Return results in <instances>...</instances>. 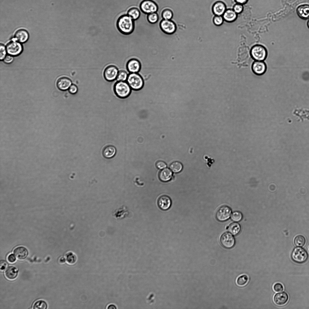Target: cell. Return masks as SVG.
Instances as JSON below:
<instances>
[{
  "label": "cell",
  "mask_w": 309,
  "mask_h": 309,
  "mask_svg": "<svg viewBox=\"0 0 309 309\" xmlns=\"http://www.w3.org/2000/svg\"><path fill=\"white\" fill-rule=\"evenodd\" d=\"M157 167L159 169H163L167 167L166 163L162 161H158L156 164Z\"/></svg>",
  "instance_id": "obj_42"
},
{
  "label": "cell",
  "mask_w": 309,
  "mask_h": 309,
  "mask_svg": "<svg viewBox=\"0 0 309 309\" xmlns=\"http://www.w3.org/2000/svg\"><path fill=\"white\" fill-rule=\"evenodd\" d=\"M250 53L252 58L255 61H263L267 57V51L263 45L256 44L252 47Z\"/></svg>",
  "instance_id": "obj_3"
},
{
  "label": "cell",
  "mask_w": 309,
  "mask_h": 309,
  "mask_svg": "<svg viewBox=\"0 0 309 309\" xmlns=\"http://www.w3.org/2000/svg\"><path fill=\"white\" fill-rule=\"evenodd\" d=\"M141 68L140 62L135 58L129 59L126 64V68L130 73H137L140 70Z\"/></svg>",
  "instance_id": "obj_12"
},
{
  "label": "cell",
  "mask_w": 309,
  "mask_h": 309,
  "mask_svg": "<svg viewBox=\"0 0 309 309\" xmlns=\"http://www.w3.org/2000/svg\"><path fill=\"white\" fill-rule=\"evenodd\" d=\"M117 306L115 304H109L107 307V309H117Z\"/></svg>",
  "instance_id": "obj_46"
},
{
  "label": "cell",
  "mask_w": 309,
  "mask_h": 309,
  "mask_svg": "<svg viewBox=\"0 0 309 309\" xmlns=\"http://www.w3.org/2000/svg\"><path fill=\"white\" fill-rule=\"evenodd\" d=\"M72 84V81L70 78L66 77H63L58 80L56 85L60 90L65 91L68 90Z\"/></svg>",
  "instance_id": "obj_15"
},
{
  "label": "cell",
  "mask_w": 309,
  "mask_h": 309,
  "mask_svg": "<svg viewBox=\"0 0 309 309\" xmlns=\"http://www.w3.org/2000/svg\"><path fill=\"white\" fill-rule=\"evenodd\" d=\"M0 59L2 60L4 59L5 57L6 50L4 46L2 44H0Z\"/></svg>",
  "instance_id": "obj_39"
},
{
  "label": "cell",
  "mask_w": 309,
  "mask_h": 309,
  "mask_svg": "<svg viewBox=\"0 0 309 309\" xmlns=\"http://www.w3.org/2000/svg\"><path fill=\"white\" fill-rule=\"evenodd\" d=\"M29 38L28 32L23 29H19L16 31L14 34V40L18 42L23 43L26 42Z\"/></svg>",
  "instance_id": "obj_20"
},
{
  "label": "cell",
  "mask_w": 309,
  "mask_h": 309,
  "mask_svg": "<svg viewBox=\"0 0 309 309\" xmlns=\"http://www.w3.org/2000/svg\"><path fill=\"white\" fill-rule=\"evenodd\" d=\"M248 280V276L246 275H243L239 276L237 279L236 283L239 286H243L246 285Z\"/></svg>",
  "instance_id": "obj_33"
},
{
  "label": "cell",
  "mask_w": 309,
  "mask_h": 309,
  "mask_svg": "<svg viewBox=\"0 0 309 309\" xmlns=\"http://www.w3.org/2000/svg\"><path fill=\"white\" fill-rule=\"evenodd\" d=\"M172 176V172L168 168L163 169L160 172L159 174V179L164 182H167L170 180Z\"/></svg>",
  "instance_id": "obj_22"
},
{
  "label": "cell",
  "mask_w": 309,
  "mask_h": 309,
  "mask_svg": "<svg viewBox=\"0 0 309 309\" xmlns=\"http://www.w3.org/2000/svg\"><path fill=\"white\" fill-rule=\"evenodd\" d=\"M13 253L18 259L22 260L27 258L28 255V252L25 247L19 246L14 249Z\"/></svg>",
  "instance_id": "obj_19"
},
{
  "label": "cell",
  "mask_w": 309,
  "mask_h": 309,
  "mask_svg": "<svg viewBox=\"0 0 309 309\" xmlns=\"http://www.w3.org/2000/svg\"><path fill=\"white\" fill-rule=\"evenodd\" d=\"M13 60V57L10 55L6 56L4 59V61L6 63H10Z\"/></svg>",
  "instance_id": "obj_45"
},
{
  "label": "cell",
  "mask_w": 309,
  "mask_h": 309,
  "mask_svg": "<svg viewBox=\"0 0 309 309\" xmlns=\"http://www.w3.org/2000/svg\"><path fill=\"white\" fill-rule=\"evenodd\" d=\"M306 240L305 238L302 235L297 236L294 240L295 244L298 247H302L305 244Z\"/></svg>",
  "instance_id": "obj_32"
},
{
  "label": "cell",
  "mask_w": 309,
  "mask_h": 309,
  "mask_svg": "<svg viewBox=\"0 0 309 309\" xmlns=\"http://www.w3.org/2000/svg\"><path fill=\"white\" fill-rule=\"evenodd\" d=\"M161 30L168 34H172L177 31V27L175 22L172 20L162 19L159 24Z\"/></svg>",
  "instance_id": "obj_8"
},
{
  "label": "cell",
  "mask_w": 309,
  "mask_h": 309,
  "mask_svg": "<svg viewBox=\"0 0 309 309\" xmlns=\"http://www.w3.org/2000/svg\"><path fill=\"white\" fill-rule=\"evenodd\" d=\"M18 271L15 267L10 266L8 267L5 272V275L7 279L10 280L15 279L18 276Z\"/></svg>",
  "instance_id": "obj_23"
},
{
  "label": "cell",
  "mask_w": 309,
  "mask_h": 309,
  "mask_svg": "<svg viewBox=\"0 0 309 309\" xmlns=\"http://www.w3.org/2000/svg\"><path fill=\"white\" fill-rule=\"evenodd\" d=\"M298 16L303 20L309 19V5L305 4L298 6L296 9Z\"/></svg>",
  "instance_id": "obj_16"
},
{
  "label": "cell",
  "mask_w": 309,
  "mask_h": 309,
  "mask_svg": "<svg viewBox=\"0 0 309 309\" xmlns=\"http://www.w3.org/2000/svg\"><path fill=\"white\" fill-rule=\"evenodd\" d=\"M183 166L180 162L175 161L172 163L170 165V169L174 173H178L181 171Z\"/></svg>",
  "instance_id": "obj_29"
},
{
  "label": "cell",
  "mask_w": 309,
  "mask_h": 309,
  "mask_svg": "<svg viewBox=\"0 0 309 309\" xmlns=\"http://www.w3.org/2000/svg\"><path fill=\"white\" fill-rule=\"evenodd\" d=\"M113 91L116 96L120 99H125L130 95L132 89L126 81H116L113 85Z\"/></svg>",
  "instance_id": "obj_2"
},
{
  "label": "cell",
  "mask_w": 309,
  "mask_h": 309,
  "mask_svg": "<svg viewBox=\"0 0 309 309\" xmlns=\"http://www.w3.org/2000/svg\"><path fill=\"white\" fill-rule=\"evenodd\" d=\"M59 261L60 263H64L66 262L65 258L64 257H61Z\"/></svg>",
  "instance_id": "obj_48"
},
{
  "label": "cell",
  "mask_w": 309,
  "mask_h": 309,
  "mask_svg": "<svg viewBox=\"0 0 309 309\" xmlns=\"http://www.w3.org/2000/svg\"><path fill=\"white\" fill-rule=\"evenodd\" d=\"M7 53L11 56H16L21 53L22 50L21 45L15 40H13L8 43L6 46Z\"/></svg>",
  "instance_id": "obj_10"
},
{
  "label": "cell",
  "mask_w": 309,
  "mask_h": 309,
  "mask_svg": "<svg viewBox=\"0 0 309 309\" xmlns=\"http://www.w3.org/2000/svg\"><path fill=\"white\" fill-rule=\"evenodd\" d=\"M65 258L67 263L70 265L75 264L78 260L77 255L72 251L68 252L66 254Z\"/></svg>",
  "instance_id": "obj_27"
},
{
  "label": "cell",
  "mask_w": 309,
  "mask_h": 309,
  "mask_svg": "<svg viewBox=\"0 0 309 309\" xmlns=\"http://www.w3.org/2000/svg\"><path fill=\"white\" fill-rule=\"evenodd\" d=\"M116 26L118 30L124 35H129L133 32L135 28V22L127 14L120 16L116 22Z\"/></svg>",
  "instance_id": "obj_1"
},
{
  "label": "cell",
  "mask_w": 309,
  "mask_h": 309,
  "mask_svg": "<svg viewBox=\"0 0 309 309\" xmlns=\"http://www.w3.org/2000/svg\"><path fill=\"white\" fill-rule=\"evenodd\" d=\"M161 16L163 19L166 20H172L174 16L172 10L170 9L166 8L161 12Z\"/></svg>",
  "instance_id": "obj_28"
},
{
  "label": "cell",
  "mask_w": 309,
  "mask_h": 309,
  "mask_svg": "<svg viewBox=\"0 0 309 309\" xmlns=\"http://www.w3.org/2000/svg\"><path fill=\"white\" fill-rule=\"evenodd\" d=\"M273 289L276 292H281L283 290V287L281 283H277L273 286Z\"/></svg>",
  "instance_id": "obj_40"
},
{
  "label": "cell",
  "mask_w": 309,
  "mask_h": 309,
  "mask_svg": "<svg viewBox=\"0 0 309 309\" xmlns=\"http://www.w3.org/2000/svg\"><path fill=\"white\" fill-rule=\"evenodd\" d=\"M68 90L70 94H75L77 93L78 91V88L76 84H72Z\"/></svg>",
  "instance_id": "obj_38"
},
{
  "label": "cell",
  "mask_w": 309,
  "mask_h": 309,
  "mask_svg": "<svg viewBox=\"0 0 309 309\" xmlns=\"http://www.w3.org/2000/svg\"><path fill=\"white\" fill-rule=\"evenodd\" d=\"M116 152L115 148L111 145L106 146L103 149L102 154L104 157L107 158H112L115 155Z\"/></svg>",
  "instance_id": "obj_24"
},
{
  "label": "cell",
  "mask_w": 309,
  "mask_h": 309,
  "mask_svg": "<svg viewBox=\"0 0 309 309\" xmlns=\"http://www.w3.org/2000/svg\"><path fill=\"white\" fill-rule=\"evenodd\" d=\"M252 68L253 72L257 75H261L266 72V66L263 61H254L252 65Z\"/></svg>",
  "instance_id": "obj_13"
},
{
  "label": "cell",
  "mask_w": 309,
  "mask_h": 309,
  "mask_svg": "<svg viewBox=\"0 0 309 309\" xmlns=\"http://www.w3.org/2000/svg\"><path fill=\"white\" fill-rule=\"evenodd\" d=\"M220 242L221 245L227 249H230L234 246L235 240L230 233L225 232L222 234L220 237Z\"/></svg>",
  "instance_id": "obj_11"
},
{
  "label": "cell",
  "mask_w": 309,
  "mask_h": 309,
  "mask_svg": "<svg viewBox=\"0 0 309 309\" xmlns=\"http://www.w3.org/2000/svg\"><path fill=\"white\" fill-rule=\"evenodd\" d=\"M307 26L308 27L309 29V20L307 21Z\"/></svg>",
  "instance_id": "obj_49"
},
{
  "label": "cell",
  "mask_w": 309,
  "mask_h": 309,
  "mask_svg": "<svg viewBox=\"0 0 309 309\" xmlns=\"http://www.w3.org/2000/svg\"><path fill=\"white\" fill-rule=\"evenodd\" d=\"M141 12L142 11L137 8L132 7L129 8L127 10L126 14L135 21L140 18Z\"/></svg>",
  "instance_id": "obj_25"
},
{
  "label": "cell",
  "mask_w": 309,
  "mask_h": 309,
  "mask_svg": "<svg viewBox=\"0 0 309 309\" xmlns=\"http://www.w3.org/2000/svg\"><path fill=\"white\" fill-rule=\"evenodd\" d=\"M47 307V304L45 301L40 300L34 303L33 308L36 309H46Z\"/></svg>",
  "instance_id": "obj_34"
},
{
  "label": "cell",
  "mask_w": 309,
  "mask_h": 309,
  "mask_svg": "<svg viewBox=\"0 0 309 309\" xmlns=\"http://www.w3.org/2000/svg\"><path fill=\"white\" fill-rule=\"evenodd\" d=\"M0 270L3 271L6 269L8 266V263L5 261L2 260L0 262Z\"/></svg>",
  "instance_id": "obj_41"
},
{
  "label": "cell",
  "mask_w": 309,
  "mask_h": 309,
  "mask_svg": "<svg viewBox=\"0 0 309 309\" xmlns=\"http://www.w3.org/2000/svg\"><path fill=\"white\" fill-rule=\"evenodd\" d=\"M16 257L14 254H9L7 257V260L8 261L11 263H14L16 261Z\"/></svg>",
  "instance_id": "obj_43"
},
{
  "label": "cell",
  "mask_w": 309,
  "mask_h": 309,
  "mask_svg": "<svg viewBox=\"0 0 309 309\" xmlns=\"http://www.w3.org/2000/svg\"><path fill=\"white\" fill-rule=\"evenodd\" d=\"M237 14L233 9H226L222 16L224 21L228 22H232L236 19Z\"/></svg>",
  "instance_id": "obj_21"
},
{
  "label": "cell",
  "mask_w": 309,
  "mask_h": 309,
  "mask_svg": "<svg viewBox=\"0 0 309 309\" xmlns=\"http://www.w3.org/2000/svg\"><path fill=\"white\" fill-rule=\"evenodd\" d=\"M291 257L294 262L298 263H304L307 259L308 254L304 248L300 247L295 248L292 250Z\"/></svg>",
  "instance_id": "obj_5"
},
{
  "label": "cell",
  "mask_w": 309,
  "mask_h": 309,
  "mask_svg": "<svg viewBox=\"0 0 309 309\" xmlns=\"http://www.w3.org/2000/svg\"><path fill=\"white\" fill-rule=\"evenodd\" d=\"M140 8L143 13L148 14L157 12L158 7L157 3L153 0H143L140 3Z\"/></svg>",
  "instance_id": "obj_6"
},
{
  "label": "cell",
  "mask_w": 309,
  "mask_h": 309,
  "mask_svg": "<svg viewBox=\"0 0 309 309\" xmlns=\"http://www.w3.org/2000/svg\"><path fill=\"white\" fill-rule=\"evenodd\" d=\"M231 219L234 222H238L241 220L243 215L239 211H235L233 212L231 215Z\"/></svg>",
  "instance_id": "obj_35"
},
{
  "label": "cell",
  "mask_w": 309,
  "mask_h": 309,
  "mask_svg": "<svg viewBox=\"0 0 309 309\" xmlns=\"http://www.w3.org/2000/svg\"><path fill=\"white\" fill-rule=\"evenodd\" d=\"M224 20L222 16L215 15L213 18L214 24L216 26H219L222 24Z\"/></svg>",
  "instance_id": "obj_36"
},
{
  "label": "cell",
  "mask_w": 309,
  "mask_h": 309,
  "mask_svg": "<svg viewBox=\"0 0 309 309\" xmlns=\"http://www.w3.org/2000/svg\"><path fill=\"white\" fill-rule=\"evenodd\" d=\"M171 204L170 198L166 195L162 196L158 199V205L161 209L163 210H166L169 209Z\"/></svg>",
  "instance_id": "obj_14"
},
{
  "label": "cell",
  "mask_w": 309,
  "mask_h": 309,
  "mask_svg": "<svg viewBox=\"0 0 309 309\" xmlns=\"http://www.w3.org/2000/svg\"><path fill=\"white\" fill-rule=\"evenodd\" d=\"M225 4L221 1L215 2L212 7V11L215 15L222 16L226 10Z\"/></svg>",
  "instance_id": "obj_17"
},
{
  "label": "cell",
  "mask_w": 309,
  "mask_h": 309,
  "mask_svg": "<svg viewBox=\"0 0 309 309\" xmlns=\"http://www.w3.org/2000/svg\"><path fill=\"white\" fill-rule=\"evenodd\" d=\"M119 70L117 66L113 65L107 66L103 72L104 79L108 82H113L116 80Z\"/></svg>",
  "instance_id": "obj_7"
},
{
  "label": "cell",
  "mask_w": 309,
  "mask_h": 309,
  "mask_svg": "<svg viewBox=\"0 0 309 309\" xmlns=\"http://www.w3.org/2000/svg\"><path fill=\"white\" fill-rule=\"evenodd\" d=\"M126 81L132 89L134 91L140 90L144 84L142 78L137 73L129 74Z\"/></svg>",
  "instance_id": "obj_4"
},
{
  "label": "cell",
  "mask_w": 309,
  "mask_h": 309,
  "mask_svg": "<svg viewBox=\"0 0 309 309\" xmlns=\"http://www.w3.org/2000/svg\"><path fill=\"white\" fill-rule=\"evenodd\" d=\"M243 9L244 7L243 5L238 3L235 4L233 9L237 14L241 13L243 11Z\"/></svg>",
  "instance_id": "obj_37"
},
{
  "label": "cell",
  "mask_w": 309,
  "mask_h": 309,
  "mask_svg": "<svg viewBox=\"0 0 309 309\" xmlns=\"http://www.w3.org/2000/svg\"><path fill=\"white\" fill-rule=\"evenodd\" d=\"M204 159L206 160L207 164L209 167H210L211 165L215 162L213 159L210 158H209L207 156H205Z\"/></svg>",
  "instance_id": "obj_44"
},
{
  "label": "cell",
  "mask_w": 309,
  "mask_h": 309,
  "mask_svg": "<svg viewBox=\"0 0 309 309\" xmlns=\"http://www.w3.org/2000/svg\"><path fill=\"white\" fill-rule=\"evenodd\" d=\"M129 74L124 70H119L116 81H126Z\"/></svg>",
  "instance_id": "obj_31"
},
{
  "label": "cell",
  "mask_w": 309,
  "mask_h": 309,
  "mask_svg": "<svg viewBox=\"0 0 309 309\" xmlns=\"http://www.w3.org/2000/svg\"><path fill=\"white\" fill-rule=\"evenodd\" d=\"M147 19L148 22L150 24H155L158 21L159 16L157 12L153 13L148 14Z\"/></svg>",
  "instance_id": "obj_30"
},
{
  "label": "cell",
  "mask_w": 309,
  "mask_h": 309,
  "mask_svg": "<svg viewBox=\"0 0 309 309\" xmlns=\"http://www.w3.org/2000/svg\"><path fill=\"white\" fill-rule=\"evenodd\" d=\"M231 214V210L228 206L224 205L217 210L215 214L216 219L220 221H224L228 220Z\"/></svg>",
  "instance_id": "obj_9"
},
{
  "label": "cell",
  "mask_w": 309,
  "mask_h": 309,
  "mask_svg": "<svg viewBox=\"0 0 309 309\" xmlns=\"http://www.w3.org/2000/svg\"><path fill=\"white\" fill-rule=\"evenodd\" d=\"M227 230L232 235H236L240 233L241 230V226L237 222H233L228 226Z\"/></svg>",
  "instance_id": "obj_26"
},
{
  "label": "cell",
  "mask_w": 309,
  "mask_h": 309,
  "mask_svg": "<svg viewBox=\"0 0 309 309\" xmlns=\"http://www.w3.org/2000/svg\"><path fill=\"white\" fill-rule=\"evenodd\" d=\"M235 1L237 3L243 5L246 4L248 0H235Z\"/></svg>",
  "instance_id": "obj_47"
},
{
  "label": "cell",
  "mask_w": 309,
  "mask_h": 309,
  "mask_svg": "<svg viewBox=\"0 0 309 309\" xmlns=\"http://www.w3.org/2000/svg\"><path fill=\"white\" fill-rule=\"evenodd\" d=\"M288 299L287 293L282 292L276 294L273 298L274 303L277 305H282L286 304Z\"/></svg>",
  "instance_id": "obj_18"
}]
</instances>
